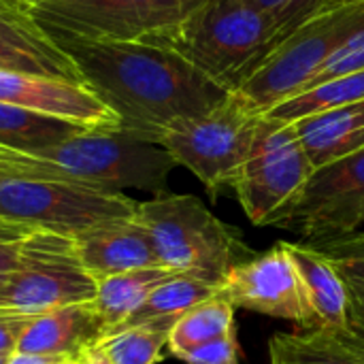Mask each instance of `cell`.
<instances>
[{"instance_id":"cell-16","label":"cell","mask_w":364,"mask_h":364,"mask_svg":"<svg viewBox=\"0 0 364 364\" xmlns=\"http://www.w3.org/2000/svg\"><path fill=\"white\" fill-rule=\"evenodd\" d=\"M105 335L107 328L94 301L77 303L32 316L15 352L75 358L100 346Z\"/></svg>"},{"instance_id":"cell-40","label":"cell","mask_w":364,"mask_h":364,"mask_svg":"<svg viewBox=\"0 0 364 364\" xmlns=\"http://www.w3.org/2000/svg\"><path fill=\"white\" fill-rule=\"evenodd\" d=\"M19 2H21V4H23V6H26V2H28V0H19Z\"/></svg>"},{"instance_id":"cell-6","label":"cell","mask_w":364,"mask_h":364,"mask_svg":"<svg viewBox=\"0 0 364 364\" xmlns=\"http://www.w3.org/2000/svg\"><path fill=\"white\" fill-rule=\"evenodd\" d=\"M262 117L264 113L241 92H230L213 111L168 126L160 134L158 145L173 156L177 166H186L215 198L222 190H232L252 151Z\"/></svg>"},{"instance_id":"cell-24","label":"cell","mask_w":364,"mask_h":364,"mask_svg":"<svg viewBox=\"0 0 364 364\" xmlns=\"http://www.w3.org/2000/svg\"><path fill=\"white\" fill-rule=\"evenodd\" d=\"M235 311L237 309L228 301H224L222 296H213L179 316L168 337L171 356L177 358L179 354L205 346L237 328Z\"/></svg>"},{"instance_id":"cell-19","label":"cell","mask_w":364,"mask_h":364,"mask_svg":"<svg viewBox=\"0 0 364 364\" xmlns=\"http://www.w3.org/2000/svg\"><path fill=\"white\" fill-rule=\"evenodd\" d=\"M294 128L311 166H326L364 147V100L303 117Z\"/></svg>"},{"instance_id":"cell-29","label":"cell","mask_w":364,"mask_h":364,"mask_svg":"<svg viewBox=\"0 0 364 364\" xmlns=\"http://www.w3.org/2000/svg\"><path fill=\"white\" fill-rule=\"evenodd\" d=\"M346 290H348V324L364 335V284L346 279Z\"/></svg>"},{"instance_id":"cell-33","label":"cell","mask_w":364,"mask_h":364,"mask_svg":"<svg viewBox=\"0 0 364 364\" xmlns=\"http://www.w3.org/2000/svg\"><path fill=\"white\" fill-rule=\"evenodd\" d=\"M28 228H21L17 224H11L0 218V241H19L23 235H28Z\"/></svg>"},{"instance_id":"cell-17","label":"cell","mask_w":364,"mask_h":364,"mask_svg":"<svg viewBox=\"0 0 364 364\" xmlns=\"http://www.w3.org/2000/svg\"><path fill=\"white\" fill-rule=\"evenodd\" d=\"M286 247L303 286L311 328L348 326V290L333 260L305 241H286Z\"/></svg>"},{"instance_id":"cell-25","label":"cell","mask_w":364,"mask_h":364,"mask_svg":"<svg viewBox=\"0 0 364 364\" xmlns=\"http://www.w3.org/2000/svg\"><path fill=\"white\" fill-rule=\"evenodd\" d=\"M177 318H158L102 339L100 348L111 364H158Z\"/></svg>"},{"instance_id":"cell-15","label":"cell","mask_w":364,"mask_h":364,"mask_svg":"<svg viewBox=\"0 0 364 364\" xmlns=\"http://www.w3.org/2000/svg\"><path fill=\"white\" fill-rule=\"evenodd\" d=\"M73 239L85 271L96 282L136 269L160 267L149 235L134 218L92 226Z\"/></svg>"},{"instance_id":"cell-22","label":"cell","mask_w":364,"mask_h":364,"mask_svg":"<svg viewBox=\"0 0 364 364\" xmlns=\"http://www.w3.org/2000/svg\"><path fill=\"white\" fill-rule=\"evenodd\" d=\"M218 290H220V282L192 275V273H177L173 279L158 286L149 294V299L117 331H124V328H130L149 320H158V318H179L192 307L218 296Z\"/></svg>"},{"instance_id":"cell-11","label":"cell","mask_w":364,"mask_h":364,"mask_svg":"<svg viewBox=\"0 0 364 364\" xmlns=\"http://www.w3.org/2000/svg\"><path fill=\"white\" fill-rule=\"evenodd\" d=\"M364 220V147L320 166L301 196L271 224L318 245L360 230Z\"/></svg>"},{"instance_id":"cell-10","label":"cell","mask_w":364,"mask_h":364,"mask_svg":"<svg viewBox=\"0 0 364 364\" xmlns=\"http://www.w3.org/2000/svg\"><path fill=\"white\" fill-rule=\"evenodd\" d=\"M200 0H28L45 30L96 41H143L179 23Z\"/></svg>"},{"instance_id":"cell-37","label":"cell","mask_w":364,"mask_h":364,"mask_svg":"<svg viewBox=\"0 0 364 364\" xmlns=\"http://www.w3.org/2000/svg\"><path fill=\"white\" fill-rule=\"evenodd\" d=\"M348 2H364V0H333V6L335 4H348Z\"/></svg>"},{"instance_id":"cell-9","label":"cell","mask_w":364,"mask_h":364,"mask_svg":"<svg viewBox=\"0 0 364 364\" xmlns=\"http://www.w3.org/2000/svg\"><path fill=\"white\" fill-rule=\"evenodd\" d=\"M314 166L294 124L262 117L232 192L256 226H271L305 190Z\"/></svg>"},{"instance_id":"cell-36","label":"cell","mask_w":364,"mask_h":364,"mask_svg":"<svg viewBox=\"0 0 364 364\" xmlns=\"http://www.w3.org/2000/svg\"><path fill=\"white\" fill-rule=\"evenodd\" d=\"M0 9H26L19 0H0Z\"/></svg>"},{"instance_id":"cell-35","label":"cell","mask_w":364,"mask_h":364,"mask_svg":"<svg viewBox=\"0 0 364 364\" xmlns=\"http://www.w3.org/2000/svg\"><path fill=\"white\" fill-rule=\"evenodd\" d=\"M250 2H254L256 6H260V9H264V11L277 13V11L284 9L290 0H250Z\"/></svg>"},{"instance_id":"cell-5","label":"cell","mask_w":364,"mask_h":364,"mask_svg":"<svg viewBox=\"0 0 364 364\" xmlns=\"http://www.w3.org/2000/svg\"><path fill=\"white\" fill-rule=\"evenodd\" d=\"M136 207L122 192L0 171V218L28 230L77 237L105 222L132 220Z\"/></svg>"},{"instance_id":"cell-39","label":"cell","mask_w":364,"mask_h":364,"mask_svg":"<svg viewBox=\"0 0 364 364\" xmlns=\"http://www.w3.org/2000/svg\"><path fill=\"white\" fill-rule=\"evenodd\" d=\"M358 232H364V220H363V226H360V230Z\"/></svg>"},{"instance_id":"cell-2","label":"cell","mask_w":364,"mask_h":364,"mask_svg":"<svg viewBox=\"0 0 364 364\" xmlns=\"http://www.w3.org/2000/svg\"><path fill=\"white\" fill-rule=\"evenodd\" d=\"M177 162L158 143L128 130H87L38 151L0 147V171L62 179L122 192L134 188L154 196L168 192Z\"/></svg>"},{"instance_id":"cell-12","label":"cell","mask_w":364,"mask_h":364,"mask_svg":"<svg viewBox=\"0 0 364 364\" xmlns=\"http://www.w3.org/2000/svg\"><path fill=\"white\" fill-rule=\"evenodd\" d=\"M218 296L235 309H247L267 318L294 322L301 328H311L303 286L286 241H277L273 247L256 252L245 262L232 267L220 282Z\"/></svg>"},{"instance_id":"cell-21","label":"cell","mask_w":364,"mask_h":364,"mask_svg":"<svg viewBox=\"0 0 364 364\" xmlns=\"http://www.w3.org/2000/svg\"><path fill=\"white\" fill-rule=\"evenodd\" d=\"M87 130L92 128L0 102V147L17 151H38Z\"/></svg>"},{"instance_id":"cell-34","label":"cell","mask_w":364,"mask_h":364,"mask_svg":"<svg viewBox=\"0 0 364 364\" xmlns=\"http://www.w3.org/2000/svg\"><path fill=\"white\" fill-rule=\"evenodd\" d=\"M85 364H111V363H109L107 354L102 352V348H100V346H96V348H92V350H87V352H85Z\"/></svg>"},{"instance_id":"cell-28","label":"cell","mask_w":364,"mask_h":364,"mask_svg":"<svg viewBox=\"0 0 364 364\" xmlns=\"http://www.w3.org/2000/svg\"><path fill=\"white\" fill-rule=\"evenodd\" d=\"M320 252H324L328 258H341V256H358L364 254V232H354V235H346L333 241H324L314 245Z\"/></svg>"},{"instance_id":"cell-31","label":"cell","mask_w":364,"mask_h":364,"mask_svg":"<svg viewBox=\"0 0 364 364\" xmlns=\"http://www.w3.org/2000/svg\"><path fill=\"white\" fill-rule=\"evenodd\" d=\"M331 260H333V264H335V269L339 271L341 277L364 284V254H358V256H341V258H331Z\"/></svg>"},{"instance_id":"cell-38","label":"cell","mask_w":364,"mask_h":364,"mask_svg":"<svg viewBox=\"0 0 364 364\" xmlns=\"http://www.w3.org/2000/svg\"><path fill=\"white\" fill-rule=\"evenodd\" d=\"M9 356H11V354H2V356H0V364H6V360H9Z\"/></svg>"},{"instance_id":"cell-8","label":"cell","mask_w":364,"mask_h":364,"mask_svg":"<svg viewBox=\"0 0 364 364\" xmlns=\"http://www.w3.org/2000/svg\"><path fill=\"white\" fill-rule=\"evenodd\" d=\"M96 288L98 284L85 271L73 237L30 230L17 243V269L0 296V307L38 316L92 303Z\"/></svg>"},{"instance_id":"cell-20","label":"cell","mask_w":364,"mask_h":364,"mask_svg":"<svg viewBox=\"0 0 364 364\" xmlns=\"http://www.w3.org/2000/svg\"><path fill=\"white\" fill-rule=\"evenodd\" d=\"M177 273L164 267H149V269H136L119 275L105 277L96 288L94 305L105 322L107 335L115 333L147 299L149 294L162 286L164 282L173 279Z\"/></svg>"},{"instance_id":"cell-30","label":"cell","mask_w":364,"mask_h":364,"mask_svg":"<svg viewBox=\"0 0 364 364\" xmlns=\"http://www.w3.org/2000/svg\"><path fill=\"white\" fill-rule=\"evenodd\" d=\"M17 243L19 241H0V296L17 269Z\"/></svg>"},{"instance_id":"cell-27","label":"cell","mask_w":364,"mask_h":364,"mask_svg":"<svg viewBox=\"0 0 364 364\" xmlns=\"http://www.w3.org/2000/svg\"><path fill=\"white\" fill-rule=\"evenodd\" d=\"M30 320H32V316H28V314L0 307V356L15 352L17 341L23 335Z\"/></svg>"},{"instance_id":"cell-1","label":"cell","mask_w":364,"mask_h":364,"mask_svg":"<svg viewBox=\"0 0 364 364\" xmlns=\"http://www.w3.org/2000/svg\"><path fill=\"white\" fill-rule=\"evenodd\" d=\"M45 32L75 62L85 85L119 117V128L141 139L158 143L168 126L213 111L230 94L168 47Z\"/></svg>"},{"instance_id":"cell-18","label":"cell","mask_w":364,"mask_h":364,"mask_svg":"<svg viewBox=\"0 0 364 364\" xmlns=\"http://www.w3.org/2000/svg\"><path fill=\"white\" fill-rule=\"evenodd\" d=\"M269 364H364V335L350 324L277 333L269 339Z\"/></svg>"},{"instance_id":"cell-14","label":"cell","mask_w":364,"mask_h":364,"mask_svg":"<svg viewBox=\"0 0 364 364\" xmlns=\"http://www.w3.org/2000/svg\"><path fill=\"white\" fill-rule=\"evenodd\" d=\"M0 70L85 85L75 62L26 9H0Z\"/></svg>"},{"instance_id":"cell-32","label":"cell","mask_w":364,"mask_h":364,"mask_svg":"<svg viewBox=\"0 0 364 364\" xmlns=\"http://www.w3.org/2000/svg\"><path fill=\"white\" fill-rule=\"evenodd\" d=\"M66 356H43V354H21L13 352L6 364H64Z\"/></svg>"},{"instance_id":"cell-26","label":"cell","mask_w":364,"mask_h":364,"mask_svg":"<svg viewBox=\"0 0 364 364\" xmlns=\"http://www.w3.org/2000/svg\"><path fill=\"white\" fill-rule=\"evenodd\" d=\"M177 360L186 364H241V346L237 328L205 346L179 354Z\"/></svg>"},{"instance_id":"cell-23","label":"cell","mask_w":364,"mask_h":364,"mask_svg":"<svg viewBox=\"0 0 364 364\" xmlns=\"http://www.w3.org/2000/svg\"><path fill=\"white\" fill-rule=\"evenodd\" d=\"M356 100H364V70L354 73V75L335 77L320 85L307 87L286 98L284 102L275 105L264 115L286 122V124H294L303 117L318 115V113H324V111H331V109H337Z\"/></svg>"},{"instance_id":"cell-3","label":"cell","mask_w":364,"mask_h":364,"mask_svg":"<svg viewBox=\"0 0 364 364\" xmlns=\"http://www.w3.org/2000/svg\"><path fill=\"white\" fill-rule=\"evenodd\" d=\"M282 38L275 13L250 0H200L179 23L143 41L177 51L220 87L237 92Z\"/></svg>"},{"instance_id":"cell-7","label":"cell","mask_w":364,"mask_h":364,"mask_svg":"<svg viewBox=\"0 0 364 364\" xmlns=\"http://www.w3.org/2000/svg\"><path fill=\"white\" fill-rule=\"evenodd\" d=\"M364 30V2L335 4L299 23L262 66L241 85V92L260 113L299 94L322 66Z\"/></svg>"},{"instance_id":"cell-4","label":"cell","mask_w":364,"mask_h":364,"mask_svg":"<svg viewBox=\"0 0 364 364\" xmlns=\"http://www.w3.org/2000/svg\"><path fill=\"white\" fill-rule=\"evenodd\" d=\"M134 220L151 239L160 267L192 273L213 282L252 258L241 230L213 215L192 194H160L139 203Z\"/></svg>"},{"instance_id":"cell-13","label":"cell","mask_w":364,"mask_h":364,"mask_svg":"<svg viewBox=\"0 0 364 364\" xmlns=\"http://www.w3.org/2000/svg\"><path fill=\"white\" fill-rule=\"evenodd\" d=\"M0 102L68 119L92 130L119 128V117L87 85L62 79L0 70Z\"/></svg>"}]
</instances>
